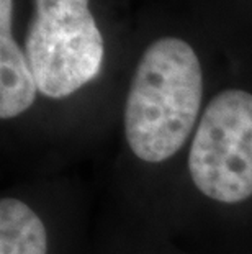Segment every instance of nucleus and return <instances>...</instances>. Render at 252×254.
<instances>
[{
    "label": "nucleus",
    "instance_id": "4",
    "mask_svg": "<svg viewBox=\"0 0 252 254\" xmlns=\"http://www.w3.org/2000/svg\"><path fill=\"white\" fill-rule=\"evenodd\" d=\"M12 0H0V117L15 118L36 99V80L26 55L12 36Z\"/></svg>",
    "mask_w": 252,
    "mask_h": 254
},
{
    "label": "nucleus",
    "instance_id": "3",
    "mask_svg": "<svg viewBox=\"0 0 252 254\" xmlns=\"http://www.w3.org/2000/svg\"><path fill=\"white\" fill-rule=\"evenodd\" d=\"M197 189L221 203L252 195V94L223 90L206 105L189 153Z\"/></svg>",
    "mask_w": 252,
    "mask_h": 254
},
{
    "label": "nucleus",
    "instance_id": "1",
    "mask_svg": "<svg viewBox=\"0 0 252 254\" xmlns=\"http://www.w3.org/2000/svg\"><path fill=\"white\" fill-rule=\"evenodd\" d=\"M198 56L179 38L151 43L139 61L125 105V134L146 163L172 158L194 128L202 105Z\"/></svg>",
    "mask_w": 252,
    "mask_h": 254
},
{
    "label": "nucleus",
    "instance_id": "2",
    "mask_svg": "<svg viewBox=\"0 0 252 254\" xmlns=\"http://www.w3.org/2000/svg\"><path fill=\"white\" fill-rule=\"evenodd\" d=\"M36 87L50 99H64L97 77L103 38L89 0H35L25 40Z\"/></svg>",
    "mask_w": 252,
    "mask_h": 254
},
{
    "label": "nucleus",
    "instance_id": "5",
    "mask_svg": "<svg viewBox=\"0 0 252 254\" xmlns=\"http://www.w3.org/2000/svg\"><path fill=\"white\" fill-rule=\"evenodd\" d=\"M0 254H48L41 218L17 198L0 202Z\"/></svg>",
    "mask_w": 252,
    "mask_h": 254
}]
</instances>
